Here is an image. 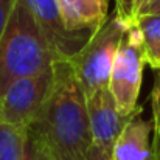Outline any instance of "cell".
Instances as JSON below:
<instances>
[{
	"instance_id": "obj_12",
	"label": "cell",
	"mask_w": 160,
	"mask_h": 160,
	"mask_svg": "<svg viewBox=\"0 0 160 160\" xmlns=\"http://www.w3.org/2000/svg\"><path fill=\"white\" fill-rule=\"evenodd\" d=\"M151 107H152V124L154 134L160 132V68L156 70L154 86L151 92Z\"/></svg>"
},
{
	"instance_id": "obj_8",
	"label": "cell",
	"mask_w": 160,
	"mask_h": 160,
	"mask_svg": "<svg viewBox=\"0 0 160 160\" xmlns=\"http://www.w3.org/2000/svg\"><path fill=\"white\" fill-rule=\"evenodd\" d=\"M65 30L73 34H92L109 19L110 0H56Z\"/></svg>"
},
{
	"instance_id": "obj_15",
	"label": "cell",
	"mask_w": 160,
	"mask_h": 160,
	"mask_svg": "<svg viewBox=\"0 0 160 160\" xmlns=\"http://www.w3.org/2000/svg\"><path fill=\"white\" fill-rule=\"evenodd\" d=\"M87 160H112V154H107L104 151H101L97 146H92L89 151Z\"/></svg>"
},
{
	"instance_id": "obj_13",
	"label": "cell",
	"mask_w": 160,
	"mask_h": 160,
	"mask_svg": "<svg viewBox=\"0 0 160 160\" xmlns=\"http://www.w3.org/2000/svg\"><path fill=\"white\" fill-rule=\"evenodd\" d=\"M17 0H0V38L9 22V17L12 14V9L16 6Z\"/></svg>"
},
{
	"instance_id": "obj_17",
	"label": "cell",
	"mask_w": 160,
	"mask_h": 160,
	"mask_svg": "<svg viewBox=\"0 0 160 160\" xmlns=\"http://www.w3.org/2000/svg\"><path fill=\"white\" fill-rule=\"evenodd\" d=\"M151 160H160V132L154 134L152 138V156Z\"/></svg>"
},
{
	"instance_id": "obj_10",
	"label": "cell",
	"mask_w": 160,
	"mask_h": 160,
	"mask_svg": "<svg viewBox=\"0 0 160 160\" xmlns=\"http://www.w3.org/2000/svg\"><path fill=\"white\" fill-rule=\"evenodd\" d=\"M134 23L142 34L146 64L152 70L160 68V14H142Z\"/></svg>"
},
{
	"instance_id": "obj_11",
	"label": "cell",
	"mask_w": 160,
	"mask_h": 160,
	"mask_svg": "<svg viewBox=\"0 0 160 160\" xmlns=\"http://www.w3.org/2000/svg\"><path fill=\"white\" fill-rule=\"evenodd\" d=\"M28 129L0 121V160H25Z\"/></svg>"
},
{
	"instance_id": "obj_9",
	"label": "cell",
	"mask_w": 160,
	"mask_h": 160,
	"mask_svg": "<svg viewBox=\"0 0 160 160\" xmlns=\"http://www.w3.org/2000/svg\"><path fill=\"white\" fill-rule=\"evenodd\" d=\"M140 112L142 109L129 120L120 134L112 151V160H151V132L154 131V124L152 120L142 118Z\"/></svg>"
},
{
	"instance_id": "obj_19",
	"label": "cell",
	"mask_w": 160,
	"mask_h": 160,
	"mask_svg": "<svg viewBox=\"0 0 160 160\" xmlns=\"http://www.w3.org/2000/svg\"><path fill=\"white\" fill-rule=\"evenodd\" d=\"M28 149H30V157H31V160H50V159H47L45 156L39 154L38 151H34L31 148V145H30V140H28Z\"/></svg>"
},
{
	"instance_id": "obj_4",
	"label": "cell",
	"mask_w": 160,
	"mask_h": 160,
	"mask_svg": "<svg viewBox=\"0 0 160 160\" xmlns=\"http://www.w3.org/2000/svg\"><path fill=\"white\" fill-rule=\"evenodd\" d=\"M145 65L146 59L142 34L137 25L131 23L121 39L107 86L120 112L128 118H132L142 109L137 106V101L142 89Z\"/></svg>"
},
{
	"instance_id": "obj_3",
	"label": "cell",
	"mask_w": 160,
	"mask_h": 160,
	"mask_svg": "<svg viewBox=\"0 0 160 160\" xmlns=\"http://www.w3.org/2000/svg\"><path fill=\"white\" fill-rule=\"evenodd\" d=\"M129 25L131 23L115 12L89 36L76 53L67 59L82 86L86 97L97 90L107 89L113 61Z\"/></svg>"
},
{
	"instance_id": "obj_16",
	"label": "cell",
	"mask_w": 160,
	"mask_h": 160,
	"mask_svg": "<svg viewBox=\"0 0 160 160\" xmlns=\"http://www.w3.org/2000/svg\"><path fill=\"white\" fill-rule=\"evenodd\" d=\"M151 3V0H132V17L134 20L138 17V14Z\"/></svg>"
},
{
	"instance_id": "obj_6",
	"label": "cell",
	"mask_w": 160,
	"mask_h": 160,
	"mask_svg": "<svg viewBox=\"0 0 160 160\" xmlns=\"http://www.w3.org/2000/svg\"><path fill=\"white\" fill-rule=\"evenodd\" d=\"M25 2L53 52L54 61L70 59L89 39L90 34H73L65 30L56 0H25Z\"/></svg>"
},
{
	"instance_id": "obj_1",
	"label": "cell",
	"mask_w": 160,
	"mask_h": 160,
	"mask_svg": "<svg viewBox=\"0 0 160 160\" xmlns=\"http://www.w3.org/2000/svg\"><path fill=\"white\" fill-rule=\"evenodd\" d=\"M28 140L50 160H87L93 146L87 97L67 59L53 62L52 87L28 129Z\"/></svg>"
},
{
	"instance_id": "obj_21",
	"label": "cell",
	"mask_w": 160,
	"mask_h": 160,
	"mask_svg": "<svg viewBox=\"0 0 160 160\" xmlns=\"http://www.w3.org/2000/svg\"><path fill=\"white\" fill-rule=\"evenodd\" d=\"M156 2H159V0H151V3H156ZM151 3H149V5H151Z\"/></svg>"
},
{
	"instance_id": "obj_7",
	"label": "cell",
	"mask_w": 160,
	"mask_h": 160,
	"mask_svg": "<svg viewBox=\"0 0 160 160\" xmlns=\"http://www.w3.org/2000/svg\"><path fill=\"white\" fill-rule=\"evenodd\" d=\"M87 113L93 146L112 154L120 134L131 118L120 112L109 89H101L87 95Z\"/></svg>"
},
{
	"instance_id": "obj_5",
	"label": "cell",
	"mask_w": 160,
	"mask_h": 160,
	"mask_svg": "<svg viewBox=\"0 0 160 160\" xmlns=\"http://www.w3.org/2000/svg\"><path fill=\"white\" fill-rule=\"evenodd\" d=\"M53 81V65L12 82L0 97V121L30 129Z\"/></svg>"
},
{
	"instance_id": "obj_18",
	"label": "cell",
	"mask_w": 160,
	"mask_h": 160,
	"mask_svg": "<svg viewBox=\"0 0 160 160\" xmlns=\"http://www.w3.org/2000/svg\"><path fill=\"white\" fill-rule=\"evenodd\" d=\"M142 14H160V0L159 2H156V3H151V5H148L138 16H142Z\"/></svg>"
},
{
	"instance_id": "obj_20",
	"label": "cell",
	"mask_w": 160,
	"mask_h": 160,
	"mask_svg": "<svg viewBox=\"0 0 160 160\" xmlns=\"http://www.w3.org/2000/svg\"><path fill=\"white\" fill-rule=\"evenodd\" d=\"M25 160H31V157H30V149H27V157H25Z\"/></svg>"
},
{
	"instance_id": "obj_2",
	"label": "cell",
	"mask_w": 160,
	"mask_h": 160,
	"mask_svg": "<svg viewBox=\"0 0 160 160\" xmlns=\"http://www.w3.org/2000/svg\"><path fill=\"white\" fill-rule=\"evenodd\" d=\"M53 62V52L27 2L17 0L0 38V97L17 79L38 75Z\"/></svg>"
},
{
	"instance_id": "obj_14",
	"label": "cell",
	"mask_w": 160,
	"mask_h": 160,
	"mask_svg": "<svg viewBox=\"0 0 160 160\" xmlns=\"http://www.w3.org/2000/svg\"><path fill=\"white\" fill-rule=\"evenodd\" d=\"M115 12L128 23H134L132 17V0H115Z\"/></svg>"
}]
</instances>
